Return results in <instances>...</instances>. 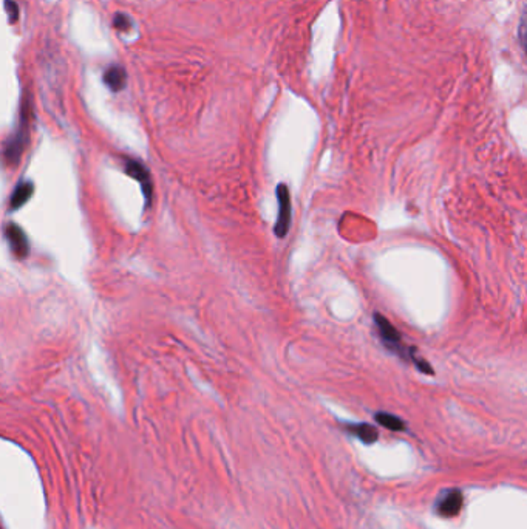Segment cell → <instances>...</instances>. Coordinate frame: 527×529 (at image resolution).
I'll use <instances>...</instances> for the list:
<instances>
[{
  "instance_id": "3957f363",
  "label": "cell",
  "mask_w": 527,
  "mask_h": 529,
  "mask_svg": "<svg viewBox=\"0 0 527 529\" xmlns=\"http://www.w3.org/2000/svg\"><path fill=\"white\" fill-rule=\"evenodd\" d=\"M277 200H278V217L274 226V232L278 238H283L291 228V195L286 184H280L277 188Z\"/></svg>"
},
{
  "instance_id": "7c38bea8",
  "label": "cell",
  "mask_w": 527,
  "mask_h": 529,
  "mask_svg": "<svg viewBox=\"0 0 527 529\" xmlns=\"http://www.w3.org/2000/svg\"><path fill=\"white\" fill-rule=\"evenodd\" d=\"M113 27L119 31H127V30H130V27H132V20L127 14L116 13L115 18H113Z\"/></svg>"
},
{
  "instance_id": "7a4b0ae2",
  "label": "cell",
  "mask_w": 527,
  "mask_h": 529,
  "mask_svg": "<svg viewBox=\"0 0 527 529\" xmlns=\"http://www.w3.org/2000/svg\"><path fill=\"white\" fill-rule=\"evenodd\" d=\"M30 99H23L22 111H20V126L13 138L6 142L5 146V162L10 166L19 163L22 152L25 149L27 136H28V123H30Z\"/></svg>"
},
{
  "instance_id": "30bf717a",
  "label": "cell",
  "mask_w": 527,
  "mask_h": 529,
  "mask_svg": "<svg viewBox=\"0 0 527 529\" xmlns=\"http://www.w3.org/2000/svg\"><path fill=\"white\" fill-rule=\"evenodd\" d=\"M376 421L380 424V426H383L385 429H390L393 432H402L405 430V422L397 418V416L391 415V413H385V412H380L376 415Z\"/></svg>"
},
{
  "instance_id": "8fae6325",
  "label": "cell",
  "mask_w": 527,
  "mask_h": 529,
  "mask_svg": "<svg viewBox=\"0 0 527 529\" xmlns=\"http://www.w3.org/2000/svg\"><path fill=\"white\" fill-rule=\"evenodd\" d=\"M518 35H520V42H521L523 48L527 51V0L524 2L521 20H520V30H518Z\"/></svg>"
},
{
  "instance_id": "9c48e42d",
  "label": "cell",
  "mask_w": 527,
  "mask_h": 529,
  "mask_svg": "<svg viewBox=\"0 0 527 529\" xmlns=\"http://www.w3.org/2000/svg\"><path fill=\"white\" fill-rule=\"evenodd\" d=\"M35 192V184L30 183V181H23L20 183L18 188H16L14 194L11 195V202H10V207L13 211L19 209V207H22L23 205H25L28 200L31 198V195H33Z\"/></svg>"
},
{
  "instance_id": "5b68a950",
  "label": "cell",
  "mask_w": 527,
  "mask_h": 529,
  "mask_svg": "<svg viewBox=\"0 0 527 529\" xmlns=\"http://www.w3.org/2000/svg\"><path fill=\"white\" fill-rule=\"evenodd\" d=\"M5 236H6L8 243H10L11 251H13L16 257H18V259L28 257V254H30L28 238H27L25 232H23L18 226V224H8L6 231H5Z\"/></svg>"
},
{
  "instance_id": "8992f818",
  "label": "cell",
  "mask_w": 527,
  "mask_h": 529,
  "mask_svg": "<svg viewBox=\"0 0 527 529\" xmlns=\"http://www.w3.org/2000/svg\"><path fill=\"white\" fill-rule=\"evenodd\" d=\"M462 504H464V495L459 489H452L438 501V512L445 518H452L459 514Z\"/></svg>"
},
{
  "instance_id": "6da1fadb",
  "label": "cell",
  "mask_w": 527,
  "mask_h": 529,
  "mask_svg": "<svg viewBox=\"0 0 527 529\" xmlns=\"http://www.w3.org/2000/svg\"><path fill=\"white\" fill-rule=\"evenodd\" d=\"M374 322H376V328H378V333H379V338H380L382 343L390 351L396 353L399 358L411 360V363H414V365H416L422 373L433 375V370H431V367H430L428 363L414 356L413 348H405L404 347L401 333L396 330V327L391 324L387 317H383L380 312H376V315H374Z\"/></svg>"
},
{
  "instance_id": "52a82bcc",
  "label": "cell",
  "mask_w": 527,
  "mask_h": 529,
  "mask_svg": "<svg viewBox=\"0 0 527 529\" xmlns=\"http://www.w3.org/2000/svg\"><path fill=\"white\" fill-rule=\"evenodd\" d=\"M125 81L127 75L121 66H111L106 70V73H104V83H106V85L111 92L123 90L125 87Z\"/></svg>"
},
{
  "instance_id": "4fadbf2b",
  "label": "cell",
  "mask_w": 527,
  "mask_h": 529,
  "mask_svg": "<svg viewBox=\"0 0 527 529\" xmlns=\"http://www.w3.org/2000/svg\"><path fill=\"white\" fill-rule=\"evenodd\" d=\"M5 10L8 13V16H10V22H16L19 18V8L18 5H16V2H13V0H6L5 2Z\"/></svg>"
},
{
  "instance_id": "ba28073f",
  "label": "cell",
  "mask_w": 527,
  "mask_h": 529,
  "mask_svg": "<svg viewBox=\"0 0 527 529\" xmlns=\"http://www.w3.org/2000/svg\"><path fill=\"white\" fill-rule=\"evenodd\" d=\"M347 430L349 434H353L365 444H373L376 443L379 438V432L376 427H373L371 424H347Z\"/></svg>"
},
{
  "instance_id": "277c9868",
  "label": "cell",
  "mask_w": 527,
  "mask_h": 529,
  "mask_svg": "<svg viewBox=\"0 0 527 529\" xmlns=\"http://www.w3.org/2000/svg\"><path fill=\"white\" fill-rule=\"evenodd\" d=\"M124 169L132 176V178H135L141 184L144 198H146V205L149 206L151 202V194H154V186H151V178H150L149 171L140 162L132 158H125Z\"/></svg>"
}]
</instances>
